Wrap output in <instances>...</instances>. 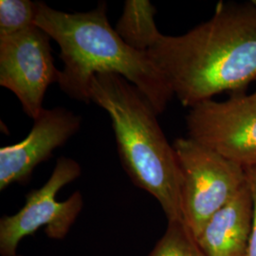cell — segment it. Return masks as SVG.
Here are the masks:
<instances>
[{
	"mask_svg": "<svg viewBox=\"0 0 256 256\" xmlns=\"http://www.w3.org/2000/svg\"><path fill=\"white\" fill-rule=\"evenodd\" d=\"M147 54L185 108L256 81V7L220 2L208 21L180 36L162 34Z\"/></svg>",
	"mask_w": 256,
	"mask_h": 256,
	"instance_id": "6da1fadb",
	"label": "cell"
},
{
	"mask_svg": "<svg viewBox=\"0 0 256 256\" xmlns=\"http://www.w3.org/2000/svg\"><path fill=\"white\" fill-rule=\"evenodd\" d=\"M36 25L60 46L58 84L68 97L92 102L90 84L95 75L118 74L137 86L162 114L174 97L164 76L147 52L128 46L106 16V4L84 12H66L37 2Z\"/></svg>",
	"mask_w": 256,
	"mask_h": 256,
	"instance_id": "7a4b0ae2",
	"label": "cell"
},
{
	"mask_svg": "<svg viewBox=\"0 0 256 256\" xmlns=\"http://www.w3.org/2000/svg\"><path fill=\"white\" fill-rule=\"evenodd\" d=\"M90 100L110 115L120 160L131 182L156 200L168 222L184 221L178 156L152 104L137 86L114 74L93 77Z\"/></svg>",
	"mask_w": 256,
	"mask_h": 256,
	"instance_id": "3957f363",
	"label": "cell"
},
{
	"mask_svg": "<svg viewBox=\"0 0 256 256\" xmlns=\"http://www.w3.org/2000/svg\"><path fill=\"white\" fill-rule=\"evenodd\" d=\"M173 146L182 173L183 220L196 238L246 184V171L190 138H176Z\"/></svg>",
	"mask_w": 256,
	"mask_h": 256,
	"instance_id": "277c9868",
	"label": "cell"
},
{
	"mask_svg": "<svg viewBox=\"0 0 256 256\" xmlns=\"http://www.w3.org/2000/svg\"><path fill=\"white\" fill-rule=\"evenodd\" d=\"M81 173V166L76 160L59 158L48 182L39 189L28 192L24 206L16 214L1 218V256H18L21 240L34 234L41 227H45L46 236L54 240H62L68 236L82 210V194L74 192L64 202H58L56 196Z\"/></svg>",
	"mask_w": 256,
	"mask_h": 256,
	"instance_id": "5b68a950",
	"label": "cell"
},
{
	"mask_svg": "<svg viewBox=\"0 0 256 256\" xmlns=\"http://www.w3.org/2000/svg\"><path fill=\"white\" fill-rule=\"evenodd\" d=\"M188 138L244 169L256 168V92L202 102L186 116Z\"/></svg>",
	"mask_w": 256,
	"mask_h": 256,
	"instance_id": "8992f818",
	"label": "cell"
},
{
	"mask_svg": "<svg viewBox=\"0 0 256 256\" xmlns=\"http://www.w3.org/2000/svg\"><path fill=\"white\" fill-rule=\"evenodd\" d=\"M50 39L37 26L0 36V84L18 97L24 112L34 120L44 110L48 88L59 80Z\"/></svg>",
	"mask_w": 256,
	"mask_h": 256,
	"instance_id": "52a82bcc",
	"label": "cell"
},
{
	"mask_svg": "<svg viewBox=\"0 0 256 256\" xmlns=\"http://www.w3.org/2000/svg\"><path fill=\"white\" fill-rule=\"evenodd\" d=\"M81 120L64 108L42 110L26 138L0 149V190L28 180L37 165L78 132Z\"/></svg>",
	"mask_w": 256,
	"mask_h": 256,
	"instance_id": "ba28073f",
	"label": "cell"
},
{
	"mask_svg": "<svg viewBox=\"0 0 256 256\" xmlns=\"http://www.w3.org/2000/svg\"><path fill=\"white\" fill-rule=\"evenodd\" d=\"M254 204L246 184L206 222L196 242L206 256H244L250 234Z\"/></svg>",
	"mask_w": 256,
	"mask_h": 256,
	"instance_id": "9c48e42d",
	"label": "cell"
},
{
	"mask_svg": "<svg viewBox=\"0 0 256 256\" xmlns=\"http://www.w3.org/2000/svg\"><path fill=\"white\" fill-rule=\"evenodd\" d=\"M156 14L149 0H126L115 30L128 46L147 52L162 34L156 27Z\"/></svg>",
	"mask_w": 256,
	"mask_h": 256,
	"instance_id": "30bf717a",
	"label": "cell"
},
{
	"mask_svg": "<svg viewBox=\"0 0 256 256\" xmlns=\"http://www.w3.org/2000/svg\"><path fill=\"white\" fill-rule=\"evenodd\" d=\"M147 256H206L182 220L169 221L164 236Z\"/></svg>",
	"mask_w": 256,
	"mask_h": 256,
	"instance_id": "8fae6325",
	"label": "cell"
},
{
	"mask_svg": "<svg viewBox=\"0 0 256 256\" xmlns=\"http://www.w3.org/2000/svg\"><path fill=\"white\" fill-rule=\"evenodd\" d=\"M37 2L30 0L0 1V36L16 34L36 25Z\"/></svg>",
	"mask_w": 256,
	"mask_h": 256,
	"instance_id": "7c38bea8",
	"label": "cell"
},
{
	"mask_svg": "<svg viewBox=\"0 0 256 256\" xmlns=\"http://www.w3.org/2000/svg\"><path fill=\"white\" fill-rule=\"evenodd\" d=\"M246 182L250 191L252 204H254V216L250 234L248 242L247 250L244 256H256V168L245 169Z\"/></svg>",
	"mask_w": 256,
	"mask_h": 256,
	"instance_id": "4fadbf2b",
	"label": "cell"
},
{
	"mask_svg": "<svg viewBox=\"0 0 256 256\" xmlns=\"http://www.w3.org/2000/svg\"><path fill=\"white\" fill-rule=\"evenodd\" d=\"M252 4H254V5L256 7V0H252Z\"/></svg>",
	"mask_w": 256,
	"mask_h": 256,
	"instance_id": "5bb4252c",
	"label": "cell"
},
{
	"mask_svg": "<svg viewBox=\"0 0 256 256\" xmlns=\"http://www.w3.org/2000/svg\"><path fill=\"white\" fill-rule=\"evenodd\" d=\"M20 256V254H18V256Z\"/></svg>",
	"mask_w": 256,
	"mask_h": 256,
	"instance_id": "9a60e30c",
	"label": "cell"
},
{
	"mask_svg": "<svg viewBox=\"0 0 256 256\" xmlns=\"http://www.w3.org/2000/svg\"></svg>",
	"mask_w": 256,
	"mask_h": 256,
	"instance_id": "2e32d148",
	"label": "cell"
}]
</instances>
